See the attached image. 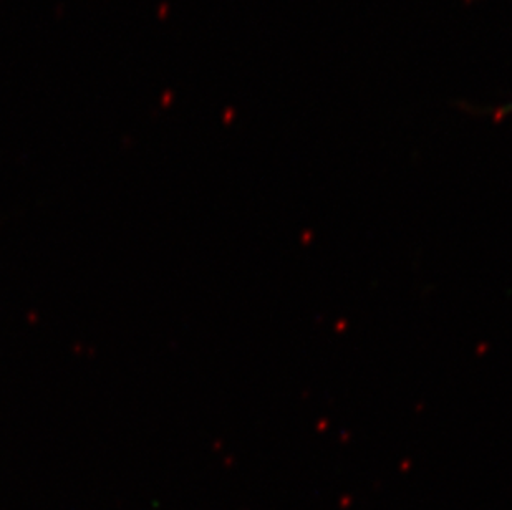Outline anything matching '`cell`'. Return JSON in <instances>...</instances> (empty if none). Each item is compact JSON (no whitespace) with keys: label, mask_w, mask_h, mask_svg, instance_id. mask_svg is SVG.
<instances>
[{"label":"cell","mask_w":512,"mask_h":510,"mask_svg":"<svg viewBox=\"0 0 512 510\" xmlns=\"http://www.w3.org/2000/svg\"><path fill=\"white\" fill-rule=\"evenodd\" d=\"M506 111H512V103L511 105L506 106Z\"/></svg>","instance_id":"6da1fadb"}]
</instances>
